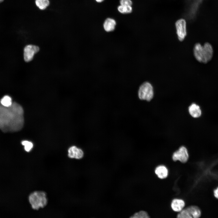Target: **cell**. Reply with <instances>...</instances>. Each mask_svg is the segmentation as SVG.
I'll return each instance as SVG.
<instances>
[{
	"instance_id": "1",
	"label": "cell",
	"mask_w": 218,
	"mask_h": 218,
	"mask_svg": "<svg viewBox=\"0 0 218 218\" xmlns=\"http://www.w3.org/2000/svg\"><path fill=\"white\" fill-rule=\"evenodd\" d=\"M24 124V111L20 104L14 102L8 107L0 105V130L4 132L17 131Z\"/></svg>"
},
{
	"instance_id": "2",
	"label": "cell",
	"mask_w": 218,
	"mask_h": 218,
	"mask_svg": "<svg viewBox=\"0 0 218 218\" xmlns=\"http://www.w3.org/2000/svg\"><path fill=\"white\" fill-rule=\"evenodd\" d=\"M194 56L198 62L206 64L212 59L213 49L212 45L209 42L205 43L202 45L200 43H196L193 48Z\"/></svg>"
},
{
	"instance_id": "3",
	"label": "cell",
	"mask_w": 218,
	"mask_h": 218,
	"mask_svg": "<svg viewBox=\"0 0 218 218\" xmlns=\"http://www.w3.org/2000/svg\"><path fill=\"white\" fill-rule=\"evenodd\" d=\"M31 207L35 210H38L45 207L48 203V199L45 192L37 191L31 193L28 197Z\"/></svg>"
},
{
	"instance_id": "4",
	"label": "cell",
	"mask_w": 218,
	"mask_h": 218,
	"mask_svg": "<svg viewBox=\"0 0 218 218\" xmlns=\"http://www.w3.org/2000/svg\"><path fill=\"white\" fill-rule=\"evenodd\" d=\"M154 95L153 88L150 83L145 82L141 84L138 91V96L140 99L150 101Z\"/></svg>"
},
{
	"instance_id": "5",
	"label": "cell",
	"mask_w": 218,
	"mask_h": 218,
	"mask_svg": "<svg viewBox=\"0 0 218 218\" xmlns=\"http://www.w3.org/2000/svg\"><path fill=\"white\" fill-rule=\"evenodd\" d=\"M201 212L199 208L195 206L183 209L177 215L178 218H198L201 216Z\"/></svg>"
},
{
	"instance_id": "6",
	"label": "cell",
	"mask_w": 218,
	"mask_h": 218,
	"mask_svg": "<svg viewBox=\"0 0 218 218\" xmlns=\"http://www.w3.org/2000/svg\"><path fill=\"white\" fill-rule=\"evenodd\" d=\"M40 50L39 47L35 45L28 44L25 46L23 50V58L27 62L32 60L35 55Z\"/></svg>"
},
{
	"instance_id": "7",
	"label": "cell",
	"mask_w": 218,
	"mask_h": 218,
	"mask_svg": "<svg viewBox=\"0 0 218 218\" xmlns=\"http://www.w3.org/2000/svg\"><path fill=\"white\" fill-rule=\"evenodd\" d=\"M175 26L177 38L180 41H182L187 35L186 21L184 19H180L175 22Z\"/></svg>"
},
{
	"instance_id": "8",
	"label": "cell",
	"mask_w": 218,
	"mask_h": 218,
	"mask_svg": "<svg viewBox=\"0 0 218 218\" xmlns=\"http://www.w3.org/2000/svg\"><path fill=\"white\" fill-rule=\"evenodd\" d=\"M189 157L187 149L185 147L182 146L173 153L172 157L174 161L179 160L181 162L184 163L187 161Z\"/></svg>"
},
{
	"instance_id": "9",
	"label": "cell",
	"mask_w": 218,
	"mask_h": 218,
	"mask_svg": "<svg viewBox=\"0 0 218 218\" xmlns=\"http://www.w3.org/2000/svg\"><path fill=\"white\" fill-rule=\"evenodd\" d=\"M68 151V156L71 158L81 159L83 157L84 155L83 150L75 146H72L70 147Z\"/></svg>"
},
{
	"instance_id": "10",
	"label": "cell",
	"mask_w": 218,
	"mask_h": 218,
	"mask_svg": "<svg viewBox=\"0 0 218 218\" xmlns=\"http://www.w3.org/2000/svg\"><path fill=\"white\" fill-rule=\"evenodd\" d=\"M188 111L190 115L194 118L200 117L202 114V111L200 107L195 103L192 104L189 106Z\"/></svg>"
},
{
	"instance_id": "11",
	"label": "cell",
	"mask_w": 218,
	"mask_h": 218,
	"mask_svg": "<svg viewBox=\"0 0 218 218\" xmlns=\"http://www.w3.org/2000/svg\"><path fill=\"white\" fill-rule=\"evenodd\" d=\"M185 205V202L182 200L175 199L172 201L171 206L174 211L180 212L183 209Z\"/></svg>"
},
{
	"instance_id": "12",
	"label": "cell",
	"mask_w": 218,
	"mask_h": 218,
	"mask_svg": "<svg viewBox=\"0 0 218 218\" xmlns=\"http://www.w3.org/2000/svg\"><path fill=\"white\" fill-rule=\"evenodd\" d=\"M116 25L115 20L113 18H106L103 24V28L107 32L113 31Z\"/></svg>"
},
{
	"instance_id": "13",
	"label": "cell",
	"mask_w": 218,
	"mask_h": 218,
	"mask_svg": "<svg viewBox=\"0 0 218 218\" xmlns=\"http://www.w3.org/2000/svg\"><path fill=\"white\" fill-rule=\"evenodd\" d=\"M155 173L160 179H164L166 178L168 174V170L167 167L164 165H160L155 169Z\"/></svg>"
},
{
	"instance_id": "14",
	"label": "cell",
	"mask_w": 218,
	"mask_h": 218,
	"mask_svg": "<svg viewBox=\"0 0 218 218\" xmlns=\"http://www.w3.org/2000/svg\"><path fill=\"white\" fill-rule=\"evenodd\" d=\"M35 3L39 9L43 10L48 6L50 2L49 0H35Z\"/></svg>"
},
{
	"instance_id": "15",
	"label": "cell",
	"mask_w": 218,
	"mask_h": 218,
	"mask_svg": "<svg viewBox=\"0 0 218 218\" xmlns=\"http://www.w3.org/2000/svg\"><path fill=\"white\" fill-rule=\"evenodd\" d=\"M1 105L5 107L11 106L13 103L11 97L8 95L4 96L1 100Z\"/></svg>"
},
{
	"instance_id": "16",
	"label": "cell",
	"mask_w": 218,
	"mask_h": 218,
	"mask_svg": "<svg viewBox=\"0 0 218 218\" xmlns=\"http://www.w3.org/2000/svg\"><path fill=\"white\" fill-rule=\"evenodd\" d=\"M117 10L121 13L127 14L131 13L132 11L131 6H125L120 5L117 7Z\"/></svg>"
},
{
	"instance_id": "17",
	"label": "cell",
	"mask_w": 218,
	"mask_h": 218,
	"mask_svg": "<svg viewBox=\"0 0 218 218\" xmlns=\"http://www.w3.org/2000/svg\"><path fill=\"white\" fill-rule=\"evenodd\" d=\"M131 218H148L150 216L148 213L144 211H140L134 214Z\"/></svg>"
},
{
	"instance_id": "18",
	"label": "cell",
	"mask_w": 218,
	"mask_h": 218,
	"mask_svg": "<svg viewBox=\"0 0 218 218\" xmlns=\"http://www.w3.org/2000/svg\"><path fill=\"white\" fill-rule=\"evenodd\" d=\"M22 144L24 147L25 150L27 152H30L33 147V144L32 142L28 140H23L21 142Z\"/></svg>"
},
{
	"instance_id": "19",
	"label": "cell",
	"mask_w": 218,
	"mask_h": 218,
	"mask_svg": "<svg viewBox=\"0 0 218 218\" xmlns=\"http://www.w3.org/2000/svg\"><path fill=\"white\" fill-rule=\"evenodd\" d=\"M120 3L121 5L125 6H131L133 4L131 0H120Z\"/></svg>"
},
{
	"instance_id": "20",
	"label": "cell",
	"mask_w": 218,
	"mask_h": 218,
	"mask_svg": "<svg viewBox=\"0 0 218 218\" xmlns=\"http://www.w3.org/2000/svg\"><path fill=\"white\" fill-rule=\"evenodd\" d=\"M213 194L214 197L218 199V187L214 190Z\"/></svg>"
},
{
	"instance_id": "21",
	"label": "cell",
	"mask_w": 218,
	"mask_h": 218,
	"mask_svg": "<svg viewBox=\"0 0 218 218\" xmlns=\"http://www.w3.org/2000/svg\"><path fill=\"white\" fill-rule=\"evenodd\" d=\"M104 0H95L97 2L100 3L103 2Z\"/></svg>"
},
{
	"instance_id": "22",
	"label": "cell",
	"mask_w": 218,
	"mask_h": 218,
	"mask_svg": "<svg viewBox=\"0 0 218 218\" xmlns=\"http://www.w3.org/2000/svg\"><path fill=\"white\" fill-rule=\"evenodd\" d=\"M3 1H4V0H0V3L2 2Z\"/></svg>"
}]
</instances>
